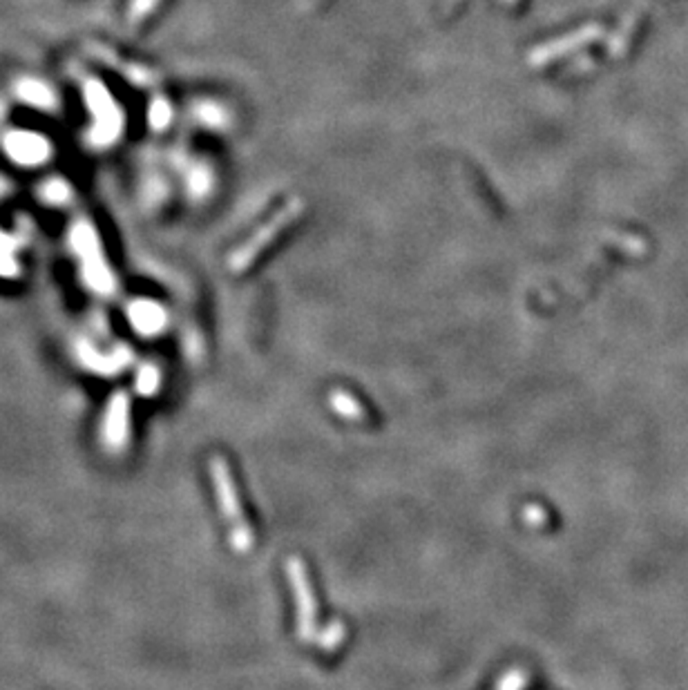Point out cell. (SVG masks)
<instances>
[{
    "instance_id": "1",
    "label": "cell",
    "mask_w": 688,
    "mask_h": 690,
    "mask_svg": "<svg viewBox=\"0 0 688 690\" xmlns=\"http://www.w3.org/2000/svg\"><path fill=\"white\" fill-rule=\"evenodd\" d=\"M210 476H213L215 494H217V503L222 508L224 518L231 523V543L235 552H249L253 545V534H251L249 523L244 521V512H242L240 499H237L235 483H233L231 469H228L226 460L215 456L210 463Z\"/></svg>"
},
{
    "instance_id": "3",
    "label": "cell",
    "mask_w": 688,
    "mask_h": 690,
    "mask_svg": "<svg viewBox=\"0 0 688 690\" xmlns=\"http://www.w3.org/2000/svg\"><path fill=\"white\" fill-rule=\"evenodd\" d=\"M295 215H298V210H295V208H286L285 213L280 215V217L273 219V222L267 226V231L259 232V235H255L253 240H251L249 244H246L244 248H242L240 253H237L235 257L231 259L233 268H235V271H240V268H244L246 264H249L251 259H253L255 255L259 253V248H262V244H267V241L271 240L273 235H277V231H280V226H285L286 222H291V219H293Z\"/></svg>"
},
{
    "instance_id": "6",
    "label": "cell",
    "mask_w": 688,
    "mask_h": 690,
    "mask_svg": "<svg viewBox=\"0 0 688 690\" xmlns=\"http://www.w3.org/2000/svg\"><path fill=\"white\" fill-rule=\"evenodd\" d=\"M344 639V626L340 624V621H336V624H331L329 628L325 630V635H322L320 639V648L325 652L334 651V648H338L340 644H343Z\"/></svg>"
},
{
    "instance_id": "4",
    "label": "cell",
    "mask_w": 688,
    "mask_h": 690,
    "mask_svg": "<svg viewBox=\"0 0 688 690\" xmlns=\"http://www.w3.org/2000/svg\"><path fill=\"white\" fill-rule=\"evenodd\" d=\"M128 400H125L123 393H119V396L112 400L110 405V414H107V441H110V445L115 447H121L123 445L125 436H128Z\"/></svg>"
},
{
    "instance_id": "2",
    "label": "cell",
    "mask_w": 688,
    "mask_h": 690,
    "mask_svg": "<svg viewBox=\"0 0 688 690\" xmlns=\"http://www.w3.org/2000/svg\"><path fill=\"white\" fill-rule=\"evenodd\" d=\"M286 575H289L291 581V590L295 594V602H298V637L302 642H309V637L313 635V628H316V615H318V606H316V597H313V588L309 584L307 576V568L300 559H289L286 561Z\"/></svg>"
},
{
    "instance_id": "5",
    "label": "cell",
    "mask_w": 688,
    "mask_h": 690,
    "mask_svg": "<svg viewBox=\"0 0 688 690\" xmlns=\"http://www.w3.org/2000/svg\"><path fill=\"white\" fill-rule=\"evenodd\" d=\"M331 405H334L336 414H340L346 420H362L364 418V409L360 407V402L355 400L351 393L334 391L331 393Z\"/></svg>"
},
{
    "instance_id": "7",
    "label": "cell",
    "mask_w": 688,
    "mask_h": 690,
    "mask_svg": "<svg viewBox=\"0 0 688 690\" xmlns=\"http://www.w3.org/2000/svg\"><path fill=\"white\" fill-rule=\"evenodd\" d=\"M525 682H528V677H525L523 673H510V675H507V677H505V682L501 684V688H505V690H519L521 686H523Z\"/></svg>"
}]
</instances>
